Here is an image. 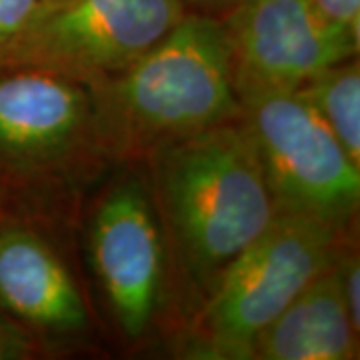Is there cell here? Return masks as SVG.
I'll return each instance as SVG.
<instances>
[{
	"mask_svg": "<svg viewBox=\"0 0 360 360\" xmlns=\"http://www.w3.org/2000/svg\"><path fill=\"white\" fill-rule=\"evenodd\" d=\"M144 165L167 246L206 296L276 217L248 127L236 116L168 144Z\"/></svg>",
	"mask_w": 360,
	"mask_h": 360,
	"instance_id": "1",
	"label": "cell"
},
{
	"mask_svg": "<svg viewBox=\"0 0 360 360\" xmlns=\"http://www.w3.org/2000/svg\"><path fill=\"white\" fill-rule=\"evenodd\" d=\"M89 86L98 141L116 165H144L168 144L240 116L222 22L191 11L134 65Z\"/></svg>",
	"mask_w": 360,
	"mask_h": 360,
	"instance_id": "2",
	"label": "cell"
},
{
	"mask_svg": "<svg viewBox=\"0 0 360 360\" xmlns=\"http://www.w3.org/2000/svg\"><path fill=\"white\" fill-rule=\"evenodd\" d=\"M106 165L89 84L34 66L0 68V194L66 202Z\"/></svg>",
	"mask_w": 360,
	"mask_h": 360,
	"instance_id": "3",
	"label": "cell"
},
{
	"mask_svg": "<svg viewBox=\"0 0 360 360\" xmlns=\"http://www.w3.org/2000/svg\"><path fill=\"white\" fill-rule=\"evenodd\" d=\"M350 232L276 212L205 296L193 326L196 356L250 360L258 335L335 262Z\"/></svg>",
	"mask_w": 360,
	"mask_h": 360,
	"instance_id": "4",
	"label": "cell"
},
{
	"mask_svg": "<svg viewBox=\"0 0 360 360\" xmlns=\"http://www.w3.org/2000/svg\"><path fill=\"white\" fill-rule=\"evenodd\" d=\"M240 116L255 141L276 212L340 231L356 226L360 167L296 89H240Z\"/></svg>",
	"mask_w": 360,
	"mask_h": 360,
	"instance_id": "5",
	"label": "cell"
},
{
	"mask_svg": "<svg viewBox=\"0 0 360 360\" xmlns=\"http://www.w3.org/2000/svg\"><path fill=\"white\" fill-rule=\"evenodd\" d=\"M184 14L182 0H66L42 11L11 66L92 84L134 65Z\"/></svg>",
	"mask_w": 360,
	"mask_h": 360,
	"instance_id": "6",
	"label": "cell"
},
{
	"mask_svg": "<svg viewBox=\"0 0 360 360\" xmlns=\"http://www.w3.org/2000/svg\"><path fill=\"white\" fill-rule=\"evenodd\" d=\"M89 257L116 326L127 340H142L162 307L167 281V236L148 180L127 174L98 198Z\"/></svg>",
	"mask_w": 360,
	"mask_h": 360,
	"instance_id": "7",
	"label": "cell"
},
{
	"mask_svg": "<svg viewBox=\"0 0 360 360\" xmlns=\"http://www.w3.org/2000/svg\"><path fill=\"white\" fill-rule=\"evenodd\" d=\"M236 92L295 89L328 66L359 56L360 39L312 0H243L220 16Z\"/></svg>",
	"mask_w": 360,
	"mask_h": 360,
	"instance_id": "8",
	"label": "cell"
},
{
	"mask_svg": "<svg viewBox=\"0 0 360 360\" xmlns=\"http://www.w3.org/2000/svg\"><path fill=\"white\" fill-rule=\"evenodd\" d=\"M0 309L34 338L82 335L89 307L56 248L30 224L0 222Z\"/></svg>",
	"mask_w": 360,
	"mask_h": 360,
	"instance_id": "9",
	"label": "cell"
},
{
	"mask_svg": "<svg viewBox=\"0 0 360 360\" xmlns=\"http://www.w3.org/2000/svg\"><path fill=\"white\" fill-rule=\"evenodd\" d=\"M250 359H359V330L348 316L336 260L258 335Z\"/></svg>",
	"mask_w": 360,
	"mask_h": 360,
	"instance_id": "10",
	"label": "cell"
},
{
	"mask_svg": "<svg viewBox=\"0 0 360 360\" xmlns=\"http://www.w3.org/2000/svg\"><path fill=\"white\" fill-rule=\"evenodd\" d=\"M360 167V65L352 56L295 86Z\"/></svg>",
	"mask_w": 360,
	"mask_h": 360,
	"instance_id": "11",
	"label": "cell"
},
{
	"mask_svg": "<svg viewBox=\"0 0 360 360\" xmlns=\"http://www.w3.org/2000/svg\"><path fill=\"white\" fill-rule=\"evenodd\" d=\"M46 6V0H0V68L11 66L26 32Z\"/></svg>",
	"mask_w": 360,
	"mask_h": 360,
	"instance_id": "12",
	"label": "cell"
},
{
	"mask_svg": "<svg viewBox=\"0 0 360 360\" xmlns=\"http://www.w3.org/2000/svg\"><path fill=\"white\" fill-rule=\"evenodd\" d=\"M37 338L0 309V360L25 359L34 352Z\"/></svg>",
	"mask_w": 360,
	"mask_h": 360,
	"instance_id": "13",
	"label": "cell"
},
{
	"mask_svg": "<svg viewBox=\"0 0 360 360\" xmlns=\"http://www.w3.org/2000/svg\"><path fill=\"white\" fill-rule=\"evenodd\" d=\"M312 4L360 39V0H312Z\"/></svg>",
	"mask_w": 360,
	"mask_h": 360,
	"instance_id": "14",
	"label": "cell"
},
{
	"mask_svg": "<svg viewBox=\"0 0 360 360\" xmlns=\"http://www.w3.org/2000/svg\"><path fill=\"white\" fill-rule=\"evenodd\" d=\"M182 2H184L186 11H191V13L208 14V16L220 18L222 14L229 13L243 0H182Z\"/></svg>",
	"mask_w": 360,
	"mask_h": 360,
	"instance_id": "15",
	"label": "cell"
},
{
	"mask_svg": "<svg viewBox=\"0 0 360 360\" xmlns=\"http://www.w3.org/2000/svg\"><path fill=\"white\" fill-rule=\"evenodd\" d=\"M6 219V210H4V198H2V194H0V222Z\"/></svg>",
	"mask_w": 360,
	"mask_h": 360,
	"instance_id": "16",
	"label": "cell"
},
{
	"mask_svg": "<svg viewBox=\"0 0 360 360\" xmlns=\"http://www.w3.org/2000/svg\"><path fill=\"white\" fill-rule=\"evenodd\" d=\"M60 2H66V0H46L49 6H52V4H60Z\"/></svg>",
	"mask_w": 360,
	"mask_h": 360,
	"instance_id": "17",
	"label": "cell"
}]
</instances>
